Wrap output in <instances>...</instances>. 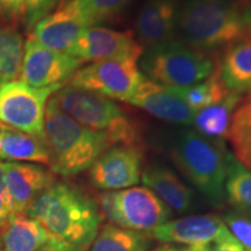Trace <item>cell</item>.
<instances>
[{
    "mask_svg": "<svg viewBox=\"0 0 251 251\" xmlns=\"http://www.w3.org/2000/svg\"><path fill=\"white\" fill-rule=\"evenodd\" d=\"M26 214L56 240L79 250L93 242L102 221L98 203L65 183L50 185L30 203Z\"/></svg>",
    "mask_w": 251,
    "mask_h": 251,
    "instance_id": "6da1fadb",
    "label": "cell"
},
{
    "mask_svg": "<svg viewBox=\"0 0 251 251\" xmlns=\"http://www.w3.org/2000/svg\"><path fill=\"white\" fill-rule=\"evenodd\" d=\"M168 139L169 152L178 169L212 205L221 206L231 158L222 141L186 128L172 131Z\"/></svg>",
    "mask_w": 251,
    "mask_h": 251,
    "instance_id": "7a4b0ae2",
    "label": "cell"
},
{
    "mask_svg": "<svg viewBox=\"0 0 251 251\" xmlns=\"http://www.w3.org/2000/svg\"><path fill=\"white\" fill-rule=\"evenodd\" d=\"M177 36L203 54L226 49L244 37L243 11L236 0H185L178 14Z\"/></svg>",
    "mask_w": 251,
    "mask_h": 251,
    "instance_id": "3957f363",
    "label": "cell"
},
{
    "mask_svg": "<svg viewBox=\"0 0 251 251\" xmlns=\"http://www.w3.org/2000/svg\"><path fill=\"white\" fill-rule=\"evenodd\" d=\"M45 141L50 156V169L70 177L87 170L111 143L105 134L91 130L61 111L54 99L46 107Z\"/></svg>",
    "mask_w": 251,
    "mask_h": 251,
    "instance_id": "277c9868",
    "label": "cell"
},
{
    "mask_svg": "<svg viewBox=\"0 0 251 251\" xmlns=\"http://www.w3.org/2000/svg\"><path fill=\"white\" fill-rule=\"evenodd\" d=\"M52 99L79 125L105 134L112 147L140 146L139 125L112 99L71 85L59 89Z\"/></svg>",
    "mask_w": 251,
    "mask_h": 251,
    "instance_id": "5b68a950",
    "label": "cell"
},
{
    "mask_svg": "<svg viewBox=\"0 0 251 251\" xmlns=\"http://www.w3.org/2000/svg\"><path fill=\"white\" fill-rule=\"evenodd\" d=\"M140 59L144 77L176 89L196 85L215 70V63L208 55L178 39L147 48Z\"/></svg>",
    "mask_w": 251,
    "mask_h": 251,
    "instance_id": "8992f818",
    "label": "cell"
},
{
    "mask_svg": "<svg viewBox=\"0 0 251 251\" xmlns=\"http://www.w3.org/2000/svg\"><path fill=\"white\" fill-rule=\"evenodd\" d=\"M97 203L112 225L141 233H150L171 216V209L146 186L105 191Z\"/></svg>",
    "mask_w": 251,
    "mask_h": 251,
    "instance_id": "52a82bcc",
    "label": "cell"
},
{
    "mask_svg": "<svg viewBox=\"0 0 251 251\" xmlns=\"http://www.w3.org/2000/svg\"><path fill=\"white\" fill-rule=\"evenodd\" d=\"M54 85L36 89L21 80L0 87V122L45 140V115L50 96L62 89Z\"/></svg>",
    "mask_w": 251,
    "mask_h": 251,
    "instance_id": "ba28073f",
    "label": "cell"
},
{
    "mask_svg": "<svg viewBox=\"0 0 251 251\" xmlns=\"http://www.w3.org/2000/svg\"><path fill=\"white\" fill-rule=\"evenodd\" d=\"M136 59H109L78 69L69 85L96 92L108 99L129 102L143 75Z\"/></svg>",
    "mask_w": 251,
    "mask_h": 251,
    "instance_id": "9c48e42d",
    "label": "cell"
},
{
    "mask_svg": "<svg viewBox=\"0 0 251 251\" xmlns=\"http://www.w3.org/2000/svg\"><path fill=\"white\" fill-rule=\"evenodd\" d=\"M83 62L74 56L48 49L31 37L25 42L20 80L36 89L64 85Z\"/></svg>",
    "mask_w": 251,
    "mask_h": 251,
    "instance_id": "30bf717a",
    "label": "cell"
},
{
    "mask_svg": "<svg viewBox=\"0 0 251 251\" xmlns=\"http://www.w3.org/2000/svg\"><path fill=\"white\" fill-rule=\"evenodd\" d=\"M142 168L141 146H113L91 166L90 179L100 190H122L140 183Z\"/></svg>",
    "mask_w": 251,
    "mask_h": 251,
    "instance_id": "8fae6325",
    "label": "cell"
},
{
    "mask_svg": "<svg viewBox=\"0 0 251 251\" xmlns=\"http://www.w3.org/2000/svg\"><path fill=\"white\" fill-rule=\"evenodd\" d=\"M143 52L144 47L130 33L92 26L83 31L68 55L83 63H94L109 59L139 61Z\"/></svg>",
    "mask_w": 251,
    "mask_h": 251,
    "instance_id": "7c38bea8",
    "label": "cell"
},
{
    "mask_svg": "<svg viewBox=\"0 0 251 251\" xmlns=\"http://www.w3.org/2000/svg\"><path fill=\"white\" fill-rule=\"evenodd\" d=\"M90 25L76 0L63 1L31 28L30 36L40 45L55 51L69 54L77 40Z\"/></svg>",
    "mask_w": 251,
    "mask_h": 251,
    "instance_id": "4fadbf2b",
    "label": "cell"
},
{
    "mask_svg": "<svg viewBox=\"0 0 251 251\" xmlns=\"http://www.w3.org/2000/svg\"><path fill=\"white\" fill-rule=\"evenodd\" d=\"M230 233L216 215H193L168 221L150 231L149 236L164 243L211 246Z\"/></svg>",
    "mask_w": 251,
    "mask_h": 251,
    "instance_id": "5bb4252c",
    "label": "cell"
},
{
    "mask_svg": "<svg viewBox=\"0 0 251 251\" xmlns=\"http://www.w3.org/2000/svg\"><path fill=\"white\" fill-rule=\"evenodd\" d=\"M0 168L14 213H26L30 203L55 183L51 172L36 164L0 162Z\"/></svg>",
    "mask_w": 251,
    "mask_h": 251,
    "instance_id": "9a60e30c",
    "label": "cell"
},
{
    "mask_svg": "<svg viewBox=\"0 0 251 251\" xmlns=\"http://www.w3.org/2000/svg\"><path fill=\"white\" fill-rule=\"evenodd\" d=\"M148 114L175 125H192L196 112L169 86L143 77L139 89L129 101Z\"/></svg>",
    "mask_w": 251,
    "mask_h": 251,
    "instance_id": "2e32d148",
    "label": "cell"
},
{
    "mask_svg": "<svg viewBox=\"0 0 251 251\" xmlns=\"http://www.w3.org/2000/svg\"><path fill=\"white\" fill-rule=\"evenodd\" d=\"M179 0H147L136 20L139 42L146 48L177 39Z\"/></svg>",
    "mask_w": 251,
    "mask_h": 251,
    "instance_id": "e0dca14e",
    "label": "cell"
},
{
    "mask_svg": "<svg viewBox=\"0 0 251 251\" xmlns=\"http://www.w3.org/2000/svg\"><path fill=\"white\" fill-rule=\"evenodd\" d=\"M141 179L170 209L183 213L192 206V190L170 169L159 164L150 165L142 172Z\"/></svg>",
    "mask_w": 251,
    "mask_h": 251,
    "instance_id": "ac0fdd59",
    "label": "cell"
},
{
    "mask_svg": "<svg viewBox=\"0 0 251 251\" xmlns=\"http://www.w3.org/2000/svg\"><path fill=\"white\" fill-rule=\"evenodd\" d=\"M0 230L2 251H37L51 237L40 222L26 213H13Z\"/></svg>",
    "mask_w": 251,
    "mask_h": 251,
    "instance_id": "d6986e66",
    "label": "cell"
},
{
    "mask_svg": "<svg viewBox=\"0 0 251 251\" xmlns=\"http://www.w3.org/2000/svg\"><path fill=\"white\" fill-rule=\"evenodd\" d=\"M220 77L231 92H251V40L243 37L225 49Z\"/></svg>",
    "mask_w": 251,
    "mask_h": 251,
    "instance_id": "ffe728a7",
    "label": "cell"
},
{
    "mask_svg": "<svg viewBox=\"0 0 251 251\" xmlns=\"http://www.w3.org/2000/svg\"><path fill=\"white\" fill-rule=\"evenodd\" d=\"M0 159L50 164L46 141L7 126L0 140Z\"/></svg>",
    "mask_w": 251,
    "mask_h": 251,
    "instance_id": "44dd1931",
    "label": "cell"
},
{
    "mask_svg": "<svg viewBox=\"0 0 251 251\" xmlns=\"http://www.w3.org/2000/svg\"><path fill=\"white\" fill-rule=\"evenodd\" d=\"M243 94L230 92L224 100L196 112L192 125L194 130L212 140L227 139L231 118Z\"/></svg>",
    "mask_w": 251,
    "mask_h": 251,
    "instance_id": "7402d4cb",
    "label": "cell"
},
{
    "mask_svg": "<svg viewBox=\"0 0 251 251\" xmlns=\"http://www.w3.org/2000/svg\"><path fill=\"white\" fill-rule=\"evenodd\" d=\"M226 140L230 143L235 158L251 170V92L238 102Z\"/></svg>",
    "mask_w": 251,
    "mask_h": 251,
    "instance_id": "603a6c76",
    "label": "cell"
},
{
    "mask_svg": "<svg viewBox=\"0 0 251 251\" xmlns=\"http://www.w3.org/2000/svg\"><path fill=\"white\" fill-rule=\"evenodd\" d=\"M150 243L149 234L108 224L100 228L90 251H147Z\"/></svg>",
    "mask_w": 251,
    "mask_h": 251,
    "instance_id": "cb8c5ba5",
    "label": "cell"
},
{
    "mask_svg": "<svg viewBox=\"0 0 251 251\" xmlns=\"http://www.w3.org/2000/svg\"><path fill=\"white\" fill-rule=\"evenodd\" d=\"M170 89L177 96H179L186 102L188 107L193 109L194 112L220 102L231 92L220 77L218 65L211 76L196 85L180 87V89L170 87Z\"/></svg>",
    "mask_w": 251,
    "mask_h": 251,
    "instance_id": "d4e9b609",
    "label": "cell"
},
{
    "mask_svg": "<svg viewBox=\"0 0 251 251\" xmlns=\"http://www.w3.org/2000/svg\"><path fill=\"white\" fill-rule=\"evenodd\" d=\"M23 36L12 26L0 25V78L8 83L20 76L24 59Z\"/></svg>",
    "mask_w": 251,
    "mask_h": 251,
    "instance_id": "484cf974",
    "label": "cell"
},
{
    "mask_svg": "<svg viewBox=\"0 0 251 251\" xmlns=\"http://www.w3.org/2000/svg\"><path fill=\"white\" fill-rule=\"evenodd\" d=\"M225 193L231 206L251 216V170L233 156L229 162Z\"/></svg>",
    "mask_w": 251,
    "mask_h": 251,
    "instance_id": "4316f807",
    "label": "cell"
},
{
    "mask_svg": "<svg viewBox=\"0 0 251 251\" xmlns=\"http://www.w3.org/2000/svg\"><path fill=\"white\" fill-rule=\"evenodd\" d=\"M90 27L111 20L124 12L130 0H76Z\"/></svg>",
    "mask_w": 251,
    "mask_h": 251,
    "instance_id": "83f0119b",
    "label": "cell"
},
{
    "mask_svg": "<svg viewBox=\"0 0 251 251\" xmlns=\"http://www.w3.org/2000/svg\"><path fill=\"white\" fill-rule=\"evenodd\" d=\"M228 230L246 251H251V220L237 213H229L224 218Z\"/></svg>",
    "mask_w": 251,
    "mask_h": 251,
    "instance_id": "f1b7e54d",
    "label": "cell"
},
{
    "mask_svg": "<svg viewBox=\"0 0 251 251\" xmlns=\"http://www.w3.org/2000/svg\"><path fill=\"white\" fill-rule=\"evenodd\" d=\"M58 0H24V19L27 27L33 28L37 21L50 13Z\"/></svg>",
    "mask_w": 251,
    "mask_h": 251,
    "instance_id": "f546056e",
    "label": "cell"
},
{
    "mask_svg": "<svg viewBox=\"0 0 251 251\" xmlns=\"http://www.w3.org/2000/svg\"><path fill=\"white\" fill-rule=\"evenodd\" d=\"M13 205H12L11 197L5 185L4 175L0 168V228L4 227L6 222L8 221L9 216L13 214Z\"/></svg>",
    "mask_w": 251,
    "mask_h": 251,
    "instance_id": "4dcf8cb0",
    "label": "cell"
},
{
    "mask_svg": "<svg viewBox=\"0 0 251 251\" xmlns=\"http://www.w3.org/2000/svg\"><path fill=\"white\" fill-rule=\"evenodd\" d=\"M0 14L12 21L24 18V0H0Z\"/></svg>",
    "mask_w": 251,
    "mask_h": 251,
    "instance_id": "1f68e13d",
    "label": "cell"
},
{
    "mask_svg": "<svg viewBox=\"0 0 251 251\" xmlns=\"http://www.w3.org/2000/svg\"><path fill=\"white\" fill-rule=\"evenodd\" d=\"M211 251H246L231 233L211 244Z\"/></svg>",
    "mask_w": 251,
    "mask_h": 251,
    "instance_id": "d6a6232c",
    "label": "cell"
},
{
    "mask_svg": "<svg viewBox=\"0 0 251 251\" xmlns=\"http://www.w3.org/2000/svg\"><path fill=\"white\" fill-rule=\"evenodd\" d=\"M37 251H80L77 248L69 246V244L61 242V241L56 240L55 237H50V240L47 242L45 246L41 247Z\"/></svg>",
    "mask_w": 251,
    "mask_h": 251,
    "instance_id": "836d02e7",
    "label": "cell"
},
{
    "mask_svg": "<svg viewBox=\"0 0 251 251\" xmlns=\"http://www.w3.org/2000/svg\"><path fill=\"white\" fill-rule=\"evenodd\" d=\"M153 251H211V246H164Z\"/></svg>",
    "mask_w": 251,
    "mask_h": 251,
    "instance_id": "e575fe53",
    "label": "cell"
},
{
    "mask_svg": "<svg viewBox=\"0 0 251 251\" xmlns=\"http://www.w3.org/2000/svg\"><path fill=\"white\" fill-rule=\"evenodd\" d=\"M243 25L244 37L251 40V5L248 6L243 11Z\"/></svg>",
    "mask_w": 251,
    "mask_h": 251,
    "instance_id": "d590c367",
    "label": "cell"
},
{
    "mask_svg": "<svg viewBox=\"0 0 251 251\" xmlns=\"http://www.w3.org/2000/svg\"><path fill=\"white\" fill-rule=\"evenodd\" d=\"M6 127H7V125H5V124H2V122H0V140H1L2 134H4V130L6 129Z\"/></svg>",
    "mask_w": 251,
    "mask_h": 251,
    "instance_id": "8d00e7d4",
    "label": "cell"
},
{
    "mask_svg": "<svg viewBox=\"0 0 251 251\" xmlns=\"http://www.w3.org/2000/svg\"><path fill=\"white\" fill-rule=\"evenodd\" d=\"M242 1L244 2V4H247V7L251 5V0H242Z\"/></svg>",
    "mask_w": 251,
    "mask_h": 251,
    "instance_id": "74e56055",
    "label": "cell"
},
{
    "mask_svg": "<svg viewBox=\"0 0 251 251\" xmlns=\"http://www.w3.org/2000/svg\"><path fill=\"white\" fill-rule=\"evenodd\" d=\"M4 84H5V81H4V80H2V79H1V78H0V87H1L2 85H4Z\"/></svg>",
    "mask_w": 251,
    "mask_h": 251,
    "instance_id": "f35d334b",
    "label": "cell"
},
{
    "mask_svg": "<svg viewBox=\"0 0 251 251\" xmlns=\"http://www.w3.org/2000/svg\"><path fill=\"white\" fill-rule=\"evenodd\" d=\"M0 248H1V240H0Z\"/></svg>",
    "mask_w": 251,
    "mask_h": 251,
    "instance_id": "ab89813d",
    "label": "cell"
}]
</instances>
